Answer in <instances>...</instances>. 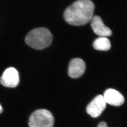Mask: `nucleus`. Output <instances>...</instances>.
Wrapping results in <instances>:
<instances>
[{
  "mask_svg": "<svg viewBox=\"0 0 127 127\" xmlns=\"http://www.w3.org/2000/svg\"><path fill=\"white\" fill-rule=\"evenodd\" d=\"M97 127H108L106 123L105 122H101L98 125Z\"/></svg>",
  "mask_w": 127,
  "mask_h": 127,
  "instance_id": "9d476101",
  "label": "nucleus"
},
{
  "mask_svg": "<svg viewBox=\"0 0 127 127\" xmlns=\"http://www.w3.org/2000/svg\"><path fill=\"white\" fill-rule=\"evenodd\" d=\"M86 67V64L82 59H73L71 60L68 66V75L72 78H79L84 73Z\"/></svg>",
  "mask_w": 127,
  "mask_h": 127,
  "instance_id": "423d86ee",
  "label": "nucleus"
},
{
  "mask_svg": "<svg viewBox=\"0 0 127 127\" xmlns=\"http://www.w3.org/2000/svg\"><path fill=\"white\" fill-rule=\"evenodd\" d=\"M106 106V103L103 96L98 95L88 105L86 111L88 114L92 117H97L104 111Z\"/></svg>",
  "mask_w": 127,
  "mask_h": 127,
  "instance_id": "39448f33",
  "label": "nucleus"
},
{
  "mask_svg": "<svg viewBox=\"0 0 127 127\" xmlns=\"http://www.w3.org/2000/svg\"><path fill=\"white\" fill-rule=\"evenodd\" d=\"M91 20V27L95 34L100 37H106L111 35V30L105 26L100 17L94 16Z\"/></svg>",
  "mask_w": 127,
  "mask_h": 127,
  "instance_id": "0eeeda50",
  "label": "nucleus"
},
{
  "mask_svg": "<svg viewBox=\"0 0 127 127\" xmlns=\"http://www.w3.org/2000/svg\"><path fill=\"white\" fill-rule=\"evenodd\" d=\"M94 9V4L91 0H78L66 9L64 17L69 25L82 26L92 20Z\"/></svg>",
  "mask_w": 127,
  "mask_h": 127,
  "instance_id": "f257e3e1",
  "label": "nucleus"
},
{
  "mask_svg": "<svg viewBox=\"0 0 127 127\" xmlns=\"http://www.w3.org/2000/svg\"><path fill=\"white\" fill-rule=\"evenodd\" d=\"M25 40L27 45L33 49L42 50L51 44L53 35L48 29L40 27L30 31L27 34Z\"/></svg>",
  "mask_w": 127,
  "mask_h": 127,
  "instance_id": "f03ea898",
  "label": "nucleus"
},
{
  "mask_svg": "<svg viewBox=\"0 0 127 127\" xmlns=\"http://www.w3.org/2000/svg\"><path fill=\"white\" fill-rule=\"evenodd\" d=\"M106 104L114 106H119L124 104L125 99L124 96L116 90L109 89L105 91L103 95Z\"/></svg>",
  "mask_w": 127,
  "mask_h": 127,
  "instance_id": "6e6552de",
  "label": "nucleus"
},
{
  "mask_svg": "<svg viewBox=\"0 0 127 127\" xmlns=\"http://www.w3.org/2000/svg\"><path fill=\"white\" fill-rule=\"evenodd\" d=\"M54 117L49 111L40 109L31 114L29 120L30 127H53Z\"/></svg>",
  "mask_w": 127,
  "mask_h": 127,
  "instance_id": "7ed1b4c3",
  "label": "nucleus"
},
{
  "mask_svg": "<svg viewBox=\"0 0 127 127\" xmlns=\"http://www.w3.org/2000/svg\"><path fill=\"white\" fill-rule=\"evenodd\" d=\"M93 45L95 49L102 51L109 50L111 47L110 40L106 37H100L96 39Z\"/></svg>",
  "mask_w": 127,
  "mask_h": 127,
  "instance_id": "1a4fd4ad",
  "label": "nucleus"
},
{
  "mask_svg": "<svg viewBox=\"0 0 127 127\" xmlns=\"http://www.w3.org/2000/svg\"><path fill=\"white\" fill-rule=\"evenodd\" d=\"M20 81L18 72L13 67L7 68L0 78V83L5 87L15 88Z\"/></svg>",
  "mask_w": 127,
  "mask_h": 127,
  "instance_id": "20e7f679",
  "label": "nucleus"
},
{
  "mask_svg": "<svg viewBox=\"0 0 127 127\" xmlns=\"http://www.w3.org/2000/svg\"><path fill=\"white\" fill-rule=\"evenodd\" d=\"M2 111H3V109H2V107L0 104V114H1V113L2 112Z\"/></svg>",
  "mask_w": 127,
  "mask_h": 127,
  "instance_id": "9b49d317",
  "label": "nucleus"
}]
</instances>
